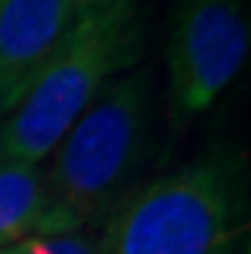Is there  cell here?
<instances>
[{"instance_id": "6da1fadb", "label": "cell", "mask_w": 251, "mask_h": 254, "mask_svg": "<svg viewBox=\"0 0 251 254\" xmlns=\"http://www.w3.org/2000/svg\"><path fill=\"white\" fill-rule=\"evenodd\" d=\"M154 82L131 67L102 90L44 162L41 234L95 231L139 183L151 152Z\"/></svg>"}, {"instance_id": "7a4b0ae2", "label": "cell", "mask_w": 251, "mask_h": 254, "mask_svg": "<svg viewBox=\"0 0 251 254\" xmlns=\"http://www.w3.org/2000/svg\"><path fill=\"white\" fill-rule=\"evenodd\" d=\"M244 231V167L208 152L134 190L95 234L100 254H239Z\"/></svg>"}, {"instance_id": "3957f363", "label": "cell", "mask_w": 251, "mask_h": 254, "mask_svg": "<svg viewBox=\"0 0 251 254\" xmlns=\"http://www.w3.org/2000/svg\"><path fill=\"white\" fill-rule=\"evenodd\" d=\"M141 49L139 0L80 18L16 108L0 118V162L44 164L95 98L139 64Z\"/></svg>"}, {"instance_id": "277c9868", "label": "cell", "mask_w": 251, "mask_h": 254, "mask_svg": "<svg viewBox=\"0 0 251 254\" xmlns=\"http://www.w3.org/2000/svg\"><path fill=\"white\" fill-rule=\"evenodd\" d=\"M251 52L246 0H177L167 34L169 118L180 128L210 111Z\"/></svg>"}, {"instance_id": "5b68a950", "label": "cell", "mask_w": 251, "mask_h": 254, "mask_svg": "<svg viewBox=\"0 0 251 254\" xmlns=\"http://www.w3.org/2000/svg\"><path fill=\"white\" fill-rule=\"evenodd\" d=\"M75 23V0H0V118L16 108Z\"/></svg>"}, {"instance_id": "8992f818", "label": "cell", "mask_w": 251, "mask_h": 254, "mask_svg": "<svg viewBox=\"0 0 251 254\" xmlns=\"http://www.w3.org/2000/svg\"><path fill=\"white\" fill-rule=\"evenodd\" d=\"M47 211L44 164L0 162V249L41 236Z\"/></svg>"}, {"instance_id": "52a82bcc", "label": "cell", "mask_w": 251, "mask_h": 254, "mask_svg": "<svg viewBox=\"0 0 251 254\" xmlns=\"http://www.w3.org/2000/svg\"><path fill=\"white\" fill-rule=\"evenodd\" d=\"M0 254H100L95 231H64L23 239L0 249Z\"/></svg>"}, {"instance_id": "ba28073f", "label": "cell", "mask_w": 251, "mask_h": 254, "mask_svg": "<svg viewBox=\"0 0 251 254\" xmlns=\"http://www.w3.org/2000/svg\"><path fill=\"white\" fill-rule=\"evenodd\" d=\"M128 3V0H75V8H77V21L80 18H90L98 16V13H105L110 8H118Z\"/></svg>"}]
</instances>
